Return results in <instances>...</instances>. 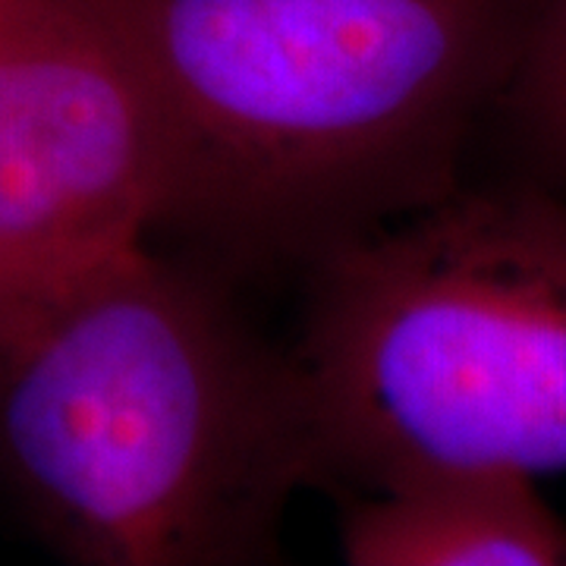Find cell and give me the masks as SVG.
Here are the masks:
<instances>
[{
    "instance_id": "cell-1",
    "label": "cell",
    "mask_w": 566,
    "mask_h": 566,
    "mask_svg": "<svg viewBox=\"0 0 566 566\" xmlns=\"http://www.w3.org/2000/svg\"><path fill=\"white\" fill-rule=\"evenodd\" d=\"M164 148L158 233L308 271L463 182L542 0H107Z\"/></svg>"
},
{
    "instance_id": "cell-5",
    "label": "cell",
    "mask_w": 566,
    "mask_h": 566,
    "mask_svg": "<svg viewBox=\"0 0 566 566\" xmlns=\"http://www.w3.org/2000/svg\"><path fill=\"white\" fill-rule=\"evenodd\" d=\"M340 504L349 566H566V523L526 475L434 472Z\"/></svg>"
},
{
    "instance_id": "cell-7",
    "label": "cell",
    "mask_w": 566,
    "mask_h": 566,
    "mask_svg": "<svg viewBox=\"0 0 566 566\" xmlns=\"http://www.w3.org/2000/svg\"><path fill=\"white\" fill-rule=\"evenodd\" d=\"M54 286H61V283L44 281L0 240V344L20 331V324L39 308L41 300Z\"/></svg>"
},
{
    "instance_id": "cell-6",
    "label": "cell",
    "mask_w": 566,
    "mask_h": 566,
    "mask_svg": "<svg viewBox=\"0 0 566 566\" xmlns=\"http://www.w3.org/2000/svg\"><path fill=\"white\" fill-rule=\"evenodd\" d=\"M497 120L510 126L532 180L566 189V0L538 3Z\"/></svg>"
},
{
    "instance_id": "cell-4",
    "label": "cell",
    "mask_w": 566,
    "mask_h": 566,
    "mask_svg": "<svg viewBox=\"0 0 566 566\" xmlns=\"http://www.w3.org/2000/svg\"><path fill=\"white\" fill-rule=\"evenodd\" d=\"M161 129L107 0H0V240L44 281L155 240Z\"/></svg>"
},
{
    "instance_id": "cell-2",
    "label": "cell",
    "mask_w": 566,
    "mask_h": 566,
    "mask_svg": "<svg viewBox=\"0 0 566 566\" xmlns=\"http://www.w3.org/2000/svg\"><path fill=\"white\" fill-rule=\"evenodd\" d=\"M318 482L293 353L155 240L82 268L0 344V485L73 564H271Z\"/></svg>"
},
{
    "instance_id": "cell-3",
    "label": "cell",
    "mask_w": 566,
    "mask_h": 566,
    "mask_svg": "<svg viewBox=\"0 0 566 566\" xmlns=\"http://www.w3.org/2000/svg\"><path fill=\"white\" fill-rule=\"evenodd\" d=\"M305 277L318 485L566 472V189L463 180Z\"/></svg>"
}]
</instances>
